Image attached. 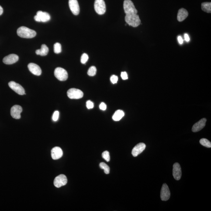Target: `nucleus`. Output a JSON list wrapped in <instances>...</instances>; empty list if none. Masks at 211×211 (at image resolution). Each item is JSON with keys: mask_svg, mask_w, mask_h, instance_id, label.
Instances as JSON below:
<instances>
[{"mask_svg": "<svg viewBox=\"0 0 211 211\" xmlns=\"http://www.w3.org/2000/svg\"><path fill=\"white\" fill-rule=\"evenodd\" d=\"M18 36L22 38H32L36 35V32L34 30L25 26H21L17 30Z\"/></svg>", "mask_w": 211, "mask_h": 211, "instance_id": "nucleus-1", "label": "nucleus"}, {"mask_svg": "<svg viewBox=\"0 0 211 211\" xmlns=\"http://www.w3.org/2000/svg\"><path fill=\"white\" fill-rule=\"evenodd\" d=\"M125 21L129 25L134 28L138 27L141 24V20L137 14H127L125 18Z\"/></svg>", "mask_w": 211, "mask_h": 211, "instance_id": "nucleus-2", "label": "nucleus"}, {"mask_svg": "<svg viewBox=\"0 0 211 211\" xmlns=\"http://www.w3.org/2000/svg\"><path fill=\"white\" fill-rule=\"evenodd\" d=\"M124 9L126 15L137 14L138 11L135 8V5L131 0H125L124 2Z\"/></svg>", "mask_w": 211, "mask_h": 211, "instance_id": "nucleus-3", "label": "nucleus"}, {"mask_svg": "<svg viewBox=\"0 0 211 211\" xmlns=\"http://www.w3.org/2000/svg\"><path fill=\"white\" fill-rule=\"evenodd\" d=\"M55 76L60 81L67 80L68 78V74L66 70L63 68L57 67L55 69L54 72Z\"/></svg>", "mask_w": 211, "mask_h": 211, "instance_id": "nucleus-4", "label": "nucleus"}, {"mask_svg": "<svg viewBox=\"0 0 211 211\" xmlns=\"http://www.w3.org/2000/svg\"><path fill=\"white\" fill-rule=\"evenodd\" d=\"M94 9L98 15H103L106 12V6L104 0H96L94 3Z\"/></svg>", "mask_w": 211, "mask_h": 211, "instance_id": "nucleus-5", "label": "nucleus"}, {"mask_svg": "<svg viewBox=\"0 0 211 211\" xmlns=\"http://www.w3.org/2000/svg\"><path fill=\"white\" fill-rule=\"evenodd\" d=\"M68 97L70 99H80L83 96V92L78 89L70 88L67 92Z\"/></svg>", "mask_w": 211, "mask_h": 211, "instance_id": "nucleus-6", "label": "nucleus"}, {"mask_svg": "<svg viewBox=\"0 0 211 211\" xmlns=\"http://www.w3.org/2000/svg\"><path fill=\"white\" fill-rule=\"evenodd\" d=\"M8 85L12 90L18 94L20 95L26 94L24 88L20 84L12 81L9 83Z\"/></svg>", "mask_w": 211, "mask_h": 211, "instance_id": "nucleus-7", "label": "nucleus"}, {"mask_svg": "<svg viewBox=\"0 0 211 211\" xmlns=\"http://www.w3.org/2000/svg\"><path fill=\"white\" fill-rule=\"evenodd\" d=\"M67 183V179L65 175H60L55 178L54 181V185L57 188H60L65 185Z\"/></svg>", "mask_w": 211, "mask_h": 211, "instance_id": "nucleus-8", "label": "nucleus"}, {"mask_svg": "<svg viewBox=\"0 0 211 211\" xmlns=\"http://www.w3.org/2000/svg\"><path fill=\"white\" fill-rule=\"evenodd\" d=\"M171 193L168 186L166 184H163L161 190L160 197L163 201H167L170 198Z\"/></svg>", "mask_w": 211, "mask_h": 211, "instance_id": "nucleus-9", "label": "nucleus"}, {"mask_svg": "<svg viewBox=\"0 0 211 211\" xmlns=\"http://www.w3.org/2000/svg\"><path fill=\"white\" fill-rule=\"evenodd\" d=\"M22 111L21 106L16 105L13 106L11 109V115L13 118L19 119L21 118L20 114Z\"/></svg>", "mask_w": 211, "mask_h": 211, "instance_id": "nucleus-10", "label": "nucleus"}, {"mask_svg": "<svg viewBox=\"0 0 211 211\" xmlns=\"http://www.w3.org/2000/svg\"><path fill=\"white\" fill-rule=\"evenodd\" d=\"M69 6L73 15L77 16L80 11V6L77 0H69Z\"/></svg>", "mask_w": 211, "mask_h": 211, "instance_id": "nucleus-11", "label": "nucleus"}, {"mask_svg": "<svg viewBox=\"0 0 211 211\" xmlns=\"http://www.w3.org/2000/svg\"><path fill=\"white\" fill-rule=\"evenodd\" d=\"M181 167L179 163H175L173 166V176L176 180H179L181 178Z\"/></svg>", "mask_w": 211, "mask_h": 211, "instance_id": "nucleus-12", "label": "nucleus"}, {"mask_svg": "<svg viewBox=\"0 0 211 211\" xmlns=\"http://www.w3.org/2000/svg\"><path fill=\"white\" fill-rule=\"evenodd\" d=\"M19 57L16 54H10L4 57L3 62L6 65H11L16 63L18 60Z\"/></svg>", "mask_w": 211, "mask_h": 211, "instance_id": "nucleus-13", "label": "nucleus"}, {"mask_svg": "<svg viewBox=\"0 0 211 211\" xmlns=\"http://www.w3.org/2000/svg\"><path fill=\"white\" fill-rule=\"evenodd\" d=\"M146 145L143 143L137 144L133 149L132 154L133 156L136 157L143 152L146 148Z\"/></svg>", "mask_w": 211, "mask_h": 211, "instance_id": "nucleus-14", "label": "nucleus"}, {"mask_svg": "<svg viewBox=\"0 0 211 211\" xmlns=\"http://www.w3.org/2000/svg\"><path fill=\"white\" fill-rule=\"evenodd\" d=\"M29 70L34 75L39 76L42 73V70L38 65L34 63H30L28 65Z\"/></svg>", "mask_w": 211, "mask_h": 211, "instance_id": "nucleus-15", "label": "nucleus"}, {"mask_svg": "<svg viewBox=\"0 0 211 211\" xmlns=\"http://www.w3.org/2000/svg\"><path fill=\"white\" fill-rule=\"evenodd\" d=\"M51 154L53 160H58L62 156L63 152L61 148L59 147H55L51 151Z\"/></svg>", "mask_w": 211, "mask_h": 211, "instance_id": "nucleus-16", "label": "nucleus"}, {"mask_svg": "<svg viewBox=\"0 0 211 211\" xmlns=\"http://www.w3.org/2000/svg\"><path fill=\"white\" fill-rule=\"evenodd\" d=\"M206 119L205 118L201 119L198 122L193 125L192 128V131L193 132H197L203 129L205 126Z\"/></svg>", "mask_w": 211, "mask_h": 211, "instance_id": "nucleus-17", "label": "nucleus"}, {"mask_svg": "<svg viewBox=\"0 0 211 211\" xmlns=\"http://www.w3.org/2000/svg\"><path fill=\"white\" fill-rule=\"evenodd\" d=\"M189 16V13L186 9L182 8L178 11L177 13V19L179 22H182L184 20Z\"/></svg>", "mask_w": 211, "mask_h": 211, "instance_id": "nucleus-18", "label": "nucleus"}, {"mask_svg": "<svg viewBox=\"0 0 211 211\" xmlns=\"http://www.w3.org/2000/svg\"><path fill=\"white\" fill-rule=\"evenodd\" d=\"M37 16L39 17L40 20L43 22H47L49 21L51 19V17L48 13L39 11L37 12Z\"/></svg>", "mask_w": 211, "mask_h": 211, "instance_id": "nucleus-19", "label": "nucleus"}, {"mask_svg": "<svg viewBox=\"0 0 211 211\" xmlns=\"http://www.w3.org/2000/svg\"><path fill=\"white\" fill-rule=\"evenodd\" d=\"M48 47L45 44H43L41 46V48L40 49L37 50L36 51V53L37 55H40L41 56H45L48 54L49 53Z\"/></svg>", "mask_w": 211, "mask_h": 211, "instance_id": "nucleus-20", "label": "nucleus"}, {"mask_svg": "<svg viewBox=\"0 0 211 211\" xmlns=\"http://www.w3.org/2000/svg\"><path fill=\"white\" fill-rule=\"evenodd\" d=\"M124 111L121 110H117L113 116V119L115 121H120L124 116Z\"/></svg>", "mask_w": 211, "mask_h": 211, "instance_id": "nucleus-21", "label": "nucleus"}, {"mask_svg": "<svg viewBox=\"0 0 211 211\" xmlns=\"http://www.w3.org/2000/svg\"><path fill=\"white\" fill-rule=\"evenodd\" d=\"M202 10L208 13H211V2H204L201 4Z\"/></svg>", "mask_w": 211, "mask_h": 211, "instance_id": "nucleus-22", "label": "nucleus"}, {"mask_svg": "<svg viewBox=\"0 0 211 211\" xmlns=\"http://www.w3.org/2000/svg\"><path fill=\"white\" fill-rule=\"evenodd\" d=\"M200 144H201L202 146L206 147V148H211V142L208 140L206 139V138H202L200 140Z\"/></svg>", "mask_w": 211, "mask_h": 211, "instance_id": "nucleus-23", "label": "nucleus"}, {"mask_svg": "<svg viewBox=\"0 0 211 211\" xmlns=\"http://www.w3.org/2000/svg\"><path fill=\"white\" fill-rule=\"evenodd\" d=\"M100 168L102 169L104 171V173L106 174H109L110 173V169L109 167L104 162H101L99 165Z\"/></svg>", "mask_w": 211, "mask_h": 211, "instance_id": "nucleus-24", "label": "nucleus"}, {"mask_svg": "<svg viewBox=\"0 0 211 211\" xmlns=\"http://www.w3.org/2000/svg\"><path fill=\"white\" fill-rule=\"evenodd\" d=\"M97 72V69L95 66H92L89 69L88 71V74L89 76H94L96 75Z\"/></svg>", "mask_w": 211, "mask_h": 211, "instance_id": "nucleus-25", "label": "nucleus"}, {"mask_svg": "<svg viewBox=\"0 0 211 211\" xmlns=\"http://www.w3.org/2000/svg\"><path fill=\"white\" fill-rule=\"evenodd\" d=\"M54 52L56 54L60 53L61 52V46L59 43H56L54 46Z\"/></svg>", "mask_w": 211, "mask_h": 211, "instance_id": "nucleus-26", "label": "nucleus"}, {"mask_svg": "<svg viewBox=\"0 0 211 211\" xmlns=\"http://www.w3.org/2000/svg\"><path fill=\"white\" fill-rule=\"evenodd\" d=\"M102 157L107 162L110 161V156L109 152L108 151H105L102 153Z\"/></svg>", "mask_w": 211, "mask_h": 211, "instance_id": "nucleus-27", "label": "nucleus"}, {"mask_svg": "<svg viewBox=\"0 0 211 211\" xmlns=\"http://www.w3.org/2000/svg\"><path fill=\"white\" fill-rule=\"evenodd\" d=\"M88 56L87 54L84 53L82 55L81 58V62L82 64H85L88 60Z\"/></svg>", "mask_w": 211, "mask_h": 211, "instance_id": "nucleus-28", "label": "nucleus"}, {"mask_svg": "<svg viewBox=\"0 0 211 211\" xmlns=\"http://www.w3.org/2000/svg\"><path fill=\"white\" fill-rule=\"evenodd\" d=\"M59 117V112L58 111H55L53 116V120L54 121H58Z\"/></svg>", "mask_w": 211, "mask_h": 211, "instance_id": "nucleus-29", "label": "nucleus"}, {"mask_svg": "<svg viewBox=\"0 0 211 211\" xmlns=\"http://www.w3.org/2000/svg\"><path fill=\"white\" fill-rule=\"evenodd\" d=\"M118 78L117 76L113 75L110 78V81L111 83H113V84H115L118 82Z\"/></svg>", "mask_w": 211, "mask_h": 211, "instance_id": "nucleus-30", "label": "nucleus"}, {"mask_svg": "<svg viewBox=\"0 0 211 211\" xmlns=\"http://www.w3.org/2000/svg\"><path fill=\"white\" fill-rule=\"evenodd\" d=\"M86 106L88 109H93L94 107V103L90 100H88L86 102Z\"/></svg>", "mask_w": 211, "mask_h": 211, "instance_id": "nucleus-31", "label": "nucleus"}, {"mask_svg": "<svg viewBox=\"0 0 211 211\" xmlns=\"http://www.w3.org/2000/svg\"><path fill=\"white\" fill-rule=\"evenodd\" d=\"M121 77L123 80H126L128 79V76H127V72H121Z\"/></svg>", "mask_w": 211, "mask_h": 211, "instance_id": "nucleus-32", "label": "nucleus"}, {"mask_svg": "<svg viewBox=\"0 0 211 211\" xmlns=\"http://www.w3.org/2000/svg\"><path fill=\"white\" fill-rule=\"evenodd\" d=\"M107 105L104 102H102L99 105V108L100 110H105L107 109Z\"/></svg>", "mask_w": 211, "mask_h": 211, "instance_id": "nucleus-33", "label": "nucleus"}, {"mask_svg": "<svg viewBox=\"0 0 211 211\" xmlns=\"http://www.w3.org/2000/svg\"><path fill=\"white\" fill-rule=\"evenodd\" d=\"M185 40L187 41V42H189L190 41V38L188 35V34H185L184 35Z\"/></svg>", "mask_w": 211, "mask_h": 211, "instance_id": "nucleus-34", "label": "nucleus"}, {"mask_svg": "<svg viewBox=\"0 0 211 211\" xmlns=\"http://www.w3.org/2000/svg\"><path fill=\"white\" fill-rule=\"evenodd\" d=\"M178 42H179V44H182L183 43V39L181 37V36H179L178 37Z\"/></svg>", "mask_w": 211, "mask_h": 211, "instance_id": "nucleus-35", "label": "nucleus"}, {"mask_svg": "<svg viewBox=\"0 0 211 211\" xmlns=\"http://www.w3.org/2000/svg\"><path fill=\"white\" fill-rule=\"evenodd\" d=\"M3 7H1V6H0V16H1V15H2V14L3 13Z\"/></svg>", "mask_w": 211, "mask_h": 211, "instance_id": "nucleus-36", "label": "nucleus"}]
</instances>
